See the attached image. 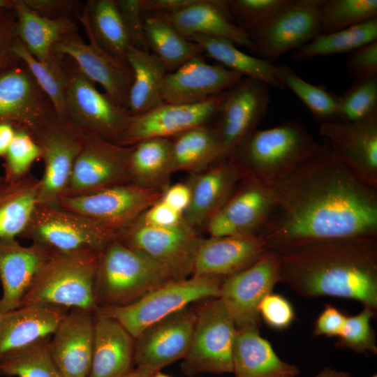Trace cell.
<instances>
[{"instance_id": "obj_1", "label": "cell", "mask_w": 377, "mask_h": 377, "mask_svg": "<svg viewBox=\"0 0 377 377\" xmlns=\"http://www.w3.org/2000/svg\"><path fill=\"white\" fill-rule=\"evenodd\" d=\"M272 188L276 206L260 235L269 249L311 241L377 238V188L358 178L325 139Z\"/></svg>"}, {"instance_id": "obj_2", "label": "cell", "mask_w": 377, "mask_h": 377, "mask_svg": "<svg viewBox=\"0 0 377 377\" xmlns=\"http://www.w3.org/2000/svg\"><path fill=\"white\" fill-rule=\"evenodd\" d=\"M276 251L279 282L300 296L350 299L376 311L377 238L306 242Z\"/></svg>"}, {"instance_id": "obj_3", "label": "cell", "mask_w": 377, "mask_h": 377, "mask_svg": "<svg viewBox=\"0 0 377 377\" xmlns=\"http://www.w3.org/2000/svg\"><path fill=\"white\" fill-rule=\"evenodd\" d=\"M302 123L289 120L267 129H256L235 149L230 158L243 177L272 188L319 147Z\"/></svg>"}, {"instance_id": "obj_4", "label": "cell", "mask_w": 377, "mask_h": 377, "mask_svg": "<svg viewBox=\"0 0 377 377\" xmlns=\"http://www.w3.org/2000/svg\"><path fill=\"white\" fill-rule=\"evenodd\" d=\"M98 253L51 251L20 306L77 308L96 312L94 281Z\"/></svg>"}, {"instance_id": "obj_5", "label": "cell", "mask_w": 377, "mask_h": 377, "mask_svg": "<svg viewBox=\"0 0 377 377\" xmlns=\"http://www.w3.org/2000/svg\"><path fill=\"white\" fill-rule=\"evenodd\" d=\"M170 280L147 256L116 238L98 253L94 281L97 306L129 304Z\"/></svg>"}, {"instance_id": "obj_6", "label": "cell", "mask_w": 377, "mask_h": 377, "mask_svg": "<svg viewBox=\"0 0 377 377\" xmlns=\"http://www.w3.org/2000/svg\"><path fill=\"white\" fill-rule=\"evenodd\" d=\"M224 279L191 276L170 280L133 303L121 306H98L96 313L114 319L135 339L149 325L195 302L219 297Z\"/></svg>"}, {"instance_id": "obj_7", "label": "cell", "mask_w": 377, "mask_h": 377, "mask_svg": "<svg viewBox=\"0 0 377 377\" xmlns=\"http://www.w3.org/2000/svg\"><path fill=\"white\" fill-rule=\"evenodd\" d=\"M117 239L144 254L172 280H179L193 275L202 237L184 220L162 227L148 224L140 216L117 233Z\"/></svg>"}, {"instance_id": "obj_8", "label": "cell", "mask_w": 377, "mask_h": 377, "mask_svg": "<svg viewBox=\"0 0 377 377\" xmlns=\"http://www.w3.org/2000/svg\"><path fill=\"white\" fill-rule=\"evenodd\" d=\"M117 237V232L82 214L37 204L20 238L51 251L99 253Z\"/></svg>"}, {"instance_id": "obj_9", "label": "cell", "mask_w": 377, "mask_h": 377, "mask_svg": "<svg viewBox=\"0 0 377 377\" xmlns=\"http://www.w3.org/2000/svg\"><path fill=\"white\" fill-rule=\"evenodd\" d=\"M61 58L67 74L64 117L84 134L118 145L133 115L101 93L71 59Z\"/></svg>"}, {"instance_id": "obj_10", "label": "cell", "mask_w": 377, "mask_h": 377, "mask_svg": "<svg viewBox=\"0 0 377 377\" xmlns=\"http://www.w3.org/2000/svg\"><path fill=\"white\" fill-rule=\"evenodd\" d=\"M205 301L195 310L194 327L182 371L188 376L232 373L235 322L219 297Z\"/></svg>"}, {"instance_id": "obj_11", "label": "cell", "mask_w": 377, "mask_h": 377, "mask_svg": "<svg viewBox=\"0 0 377 377\" xmlns=\"http://www.w3.org/2000/svg\"><path fill=\"white\" fill-rule=\"evenodd\" d=\"M27 130L39 147L44 162L37 204L61 207L60 198L82 149L84 134L57 112Z\"/></svg>"}, {"instance_id": "obj_12", "label": "cell", "mask_w": 377, "mask_h": 377, "mask_svg": "<svg viewBox=\"0 0 377 377\" xmlns=\"http://www.w3.org/2000/svg\"><path fill=\"white\" fill-rule=\"evenodd\" d=\"M131 146H121L84 134L82 149L62 195L80 196L130 183L128 163Z\"/></svg>"}, {"instance_id": "obj_13", "label": "cell", "mask_w": 377, "mask_h": 377, "mask_svg": "<svg viewBox=\"0 0 377 377\" xmlns=\"http://www.w3.org/2000/svg\"><path fill=\"white\" fill-rule=\"evenodd\" d=\"M163 195L159 191L131 183L80 196L60 198L59 205L118 233L129 226Z\"/></svg>"}, {"instance_id": "obj_14", "label": "cell", "mask_w": 377, "mask_h": 377, "mask_svg": "<svg viewBox=\"0 0 377 377\" xmlns=\"http://www.w3.org/2000/svg\"><path fill=\"white\" fill-rule=\"evenodd\" d=\"M324 0H292L260 29L249 35L251 51L271 62L298 50L320 34L319 13Z\"/></svg>"}, {"instance_id": "obj_15", "label": "cell", "mask_w": 377, "mask_h": 377, "mask_svg": "<svg viewBox=\"0 0 377 377\" xmlns=\"http://www.w3.org/2000/svg\"><path fill=\"white\" fill-rule=\"evenodd\" d=\"M87 35L88 43L77 32L62 37L53 46L52 53L71 59L84 76L103 87L105 94L114 104L128 110L133 70L127 62L106 52L90 34Z\"/></svg>"}, {"instance_id": "obj_16", "label": "cell", "mask_w": 377, "mask_h": 377, "mask_svg": "<svg viewBox=\"0 0 377 377\" xmlns=\"http://www.w3.org/2000/svg\"><path fill=\"white\" fill-rule=\"evenodd\" d=\"M276 202L272 188L243 177L234 192L207 223L209 237L260 236Z\"/></svg>"}, {"instance_id": "obj_17", "label": "cell", "mask_w": 377, "mask_h": 377, "mask_svg": "<svg viewBox=\"0 0 377 377\" xmlns=\"http://www.w3.org/2000/svg\"><path fill=\"white\" fill-rule=\"evenodd\" d=\"M279 267L277 252L268 249L251 265L223 279L219 298L237 328L259 327L258 305L279 282Z\"/></svg>"}, {"instance_id": "obj_18", "label": "cell", "mask_w": 377, "mask_h": 377, "mask_svg": "<svg viewBox=\"0 0 377 377\" xmlns=\"http://www.w3.org/2000/svg\"><path fill=\"white\" fill-rule=\"evenodd\" d=\"M269 87L244 77L226 91L214 125L221 145L220 161L228 158L239 144L258 128L271 102Z\"/></svg>"}, {"instance_id": "obj_19", "label": "cell", "mask_w": 377, "mask_h": 377, "mask_svg": "<svg viewBox=\"0 0 377 377\" xmlns=\"http://www.w3.org/2000/svg\"><path fill=\"white\" fill-rule=\"evenodd\" d=\"M226 91L193 103H163L132 116L118 145L133 146L149 138H172L191 128L210 124L218 116Z\"/></svg>"}, {"instance_id": "obj_20", "label": "cell", "mask_w": 377, "mask_h": 377, "mask_svg": "<svg viewBox=\"0 0 377 377\" xmlns=\"http://www.w3.org/2000/svg\"><path fill=\"white\" fill-rule=\"evenodd\" d=\"M195 311L186 307L145 329L135 338L134 364L159 371L186 355L191 340Z\"/></svg>"}, {"instance_id": "obj_21", "label": "cell", "mask_w": 377, "mask_h": 377, "mask_svg": "<svg viewBox=\"0 0 377 377\" xmlns=\"http://www.w3.org/2000/svg\"><path fill=\"white\" fill-rule=\"evenodd\" d=\"M319 133L358 178L377 188V114L354 122L320 124Z\"/></svg>"}, {"instance_id": "obj_22", "label": "cell", "mask_w": 377, "mask_h": 377, "mask_svg": "<svg viewBox=\"0 0 377 377\" xmlns=\"http://www.w3.org/2000/svg\"><path fill=\"white\" fill-rule=\"evenodd\" d=\"M244 77L219 64L207 63L201 55L194 57L163 80V103H193L225 92Z\"/></svg>"}, {"instance_id": "obj_23", "label": "cell", "mask_w": 377, "mask_h": 377, "mask_svg": "<svg viewBox=\"0 0 377 377\" xmlns=\"http://www.w3.org/2000/svg\"><path fill=\"white\" fill-rule=\"evenodd\" d=\"M94 313L71 309L50 338V353L63 377H88L94 341Z\"/></svg>"}, {"instance_id": "obj_24", "label": "cell", "mask_w": 377, "mask_h": 377, "mask_svg": "<svg viewBox=\"0 0 377 377\" xmlns=\"http://www.w3.org/2000/svg\"><path fill=\"white\" fill-rule=\"evenodd\" d=\"M54 112L50 100L22 61L0 72V123L29 129Z\"/></svg>"}, {"instance_id": "obj_25", "label": "cell", "mask_w": 377, "mask_h": 377, "mask_svg": "<svg viewBox=\"0 0 377 377\" xmlns=\"http://www.w3.org/2000/svg\"><path fill=\"white\" fill-rule=\"evenodd\" d=\"M242 179L239 168L230 158L219 161L201 172L191 174L186 181L191 189V200L183 213L185 222L196 230L205 229Z\"/></svg>"}, {"instance_id": "obj_26", "label": "cell", "mask_w": 377, "mask_h": 377, "mask_svg": "<svg viewBox=\"0 0 377 377\" xmlns=\"http://www.w3.org/2000/svg\"><path fill=\"white\" fill-rule=\"evenodd\" d=\"M50 251L34 243L24 246L16 239L0 241V315L20 307Z\"/></svg>"}, {"instance_id": "obj_27", "label": "cell", "mask_w": 377, "mask_h": 377, "mask_svg": "<svg viewBox=\"0 0 377 377\" xmlns=\"http://www.w3.org/2000/svg\"><path fill=\"white\" fill-rule=\"evenodd\" d=\"M267 249L260 235L202 238L192 276L228 277L251 265Z\"/></svg>"}, {"instance_id": "obj_28", "label": "cell", "mask_w": 377, "mask_h": 377, "mask_svg": "<svg viewBox=\"0 0 377 377\" xmlns=\"http://www.w3.org/2000/svg\"><path fill=\"white\" fill-rule=\"evenodd\" d=\"M66 313V309L63 307L31 305L1 314L0 360L52 336Z\"/></svg>"}, {"instance_id": "obj_29", "label": "cell", "mask_w": 377, "mask_h": 377, "mask_svg": "<svg viewBox=\"0 0 377 377\" xmlns=\"http://www.w3.org/2000/svg\"><path fill=\"white\" fill-rule=\"evenodd\" d=\"M135 339L118 322L95 312L94 341L88 377H124L134 365Z\"/></svg>"}, {"instance_id": "obj_30", "label": "cell", "mask_w": 377, "mask_h": 377, "mask_svg": "<svg viewBox=\"0 0 377 377\" xmlns=\"http://www.w3.org/2000/svg\"><path fill=\"white\" fill-rule=\"evenodd\" d=\"M158 16L186 38L194 34L224 38L238 46L251 49L249 35L229 19L221 0H195L177 12Z\"/></svg>"}, {"instance_id": "obj_31", "label": "cell", "mask_w": 377, "mask_h": 377, "mask_svg": "<svg viewBox=\"0 0 377 377\" xmlns=\"http://www.w3.org/2000/svg\"><path fill=\"white\" fill-rule=\"evenodd\" d=\"M235 377H297L300 371L281 360L258 327L237 328L232 349Z\"/></svg>"}, {"instance_id": "obj_32", "label": "cell", "mask_w": 377, "mask_h": 377, "mask_svg": "<svg viewBox=\"0 0 377 377\" xmlns=\"http://www.w3.org/2000/svg\"><path fill=\"white\" fill-rule=\"evenodd\" d=\"M17 15V34L27 50L38 61L56 66L61 58L52 53L53 46L62 37L77 32L75 21L50 19L35 13L24 0H13Z\"/></svg>"}, {"instance_id": "obj_33", "label": "cell", "mask_w": 377, "mask_h": 377, "mask_svg": "<svg viewBox=\"0 0 377 377\" xmlns=\"http://www.w3.org/2000/svg\"><path fill=\"white\" fill-rule=\"evenodd\" d=\"M128 172L130 183L163 193L174 173L171 138H149L131 146Z\"/></svg>"}, {"instance_id": "obj_34", "label": "cell", "mask_w": 377, "mask_h": 377, "mask_svg": "<svg viewBox=\"0 0 377 377\" xmlns=\"http://www.w3.org/2000/svg\"><path fill=\"white\" fill-rule=\"evenodd\" d=\"M78 20L87 34L112 57L127 62L133 46L116 3V0H89L84 4Z\"/></svg>"}, {"instance_id": "obj_35", "label": "cell", "mask_w": 377, "mask_h": 377, "mask_svg": "<svg viewBox=\"0 0 377 377\" xmlns=\"http://www.w3.org/2000/svg\"><path fill=\"white\" fill-rule=\"evenodd\" d=\"M40 179L31 173L10 181L0 176V241L20 238L37 205Z\"/></svg>"}, {"instance_id": "obj_36", "label": "cell", "mask_w": 377, "mask_h": 377, "mask_svg": "<svg viewBox=\"0 0 377 377\" xmlns=\"http://www.w3.org/2000/svg\"><path fill=\"white\" fill-rule=\"evenodd\" d=\"M126 61L133 73L128 110L133 116L148 112L163 103L162 84L168 73L163 64L149 52L131 46Z\"/></svg>"}, {"instance_id": "obj_37", "label": "cell", "mask_w": 377, "mask_h": 377, "mask_svg": "<svg viewBox=\"0 0 377 377\" xmlns=\"http://www.w3.org/2000/svg\"><path fill=\"white\" fill-rule=\"evenodd\" d=\"M173 172H201L220 161L221 145L214 125L206 124L171 138Z\"/></svg>"}, {"instance_id": "obj_38", "label": "cell", "mask_w": 377, "mask_h": 377, "mask_svg": "<svg viewBox=\"0 0 377 377\" xmlns=\"http://www.w3.org/2000/svg\"><path fill=\"white\" fill-rule=\"evenodd\" d=\"M186 38L198 43L204 53L218 64L243 77L260 81L279 90L285 89L272 72V62L242 52L232 41L201 34H194Z\"/></svg>"}, {"instance_id": "obj_39", "label": "cell", "mask_w": 377, "mask_h": 377, "mask_svg": "<svg viewBox=\"0 0 377 377\" xmlns=\"http://www.w3.org/2000/svg\"><path fill=\"white\" fill-rule=\"evenodd\" d=\"M143 22L148 48L168 73L204 53L198 43L184 37L160 16L145 15Z\"/></svg>"}, {"instance_id": "obj_40", "label": "cell", "mask_w": 377, "mask_h": 377, "mask_svg": "<svg viewBox=\"0 0 377 377\" xmlns=\"http://www.w3.org/2000/svg\"><path fill=\"white\" fill-rule=\"evenodd\" d=\"M374 40H377V17L337 31L319 34L295 50L292 59L302 61L316 57L349 53Z\"/></svg>"}, {"instance_id": "obj_41", "label": "cell", "mask_w": 377, "mask_h": 377, "mask_svg": "<svg viewBox=\"0 0 377 377\" xmlns=\"http://www.w3.org/2000/svg\"><path fill=\"white\" fill-rule=\"evenodd\" d=\"M272 69L278 81L297 95L320 124L335 120L338 103L337 95L330 91L324 86L307 82L286 64L273 63Z\"/></svg>"}, {"instance_id": "obj_42", "label": "cell", "mask_w": 377, "mask_h": 377, "mask_svg": "<svg viewBox=\"0 0 377 377\" xmlns=\"http://www.w3.org/2000/svg\"><path fill=\"white\" fill-rule=\"evenodd\" d=\"M51 337L4 357L0 360V374L17 377H63L50 353Z\"/></svg>"}, {"instance_id": "obj_43", "label": "cell", "mask_w": 377, "mask_h": 377, "mask_svg": "<svg viewBox=\"0 0 377 377\" xmlns=\"http://www.w3.org/2000/svg\"><path fill=\"white\" fill-rule=\"evenodd\" d=\"M14 52L28 68L39 87L50 100L57 113L65 118L67 74L62 58L56 66L44 64L27 50L19 38L14 46Z\"/></svg>"}, {"instance_id": "obj_44", "label": "cell", "mask_w": 377, "mask_h": 377, "mask_svg": "<svg viewBox=\"0 0 377 377\" xmlns=\"http://www.w3.org/2000/svg\"><path fill=\"white\" fill-rule=\"evenodd\" d=\"M375 17L376 0H324L319 13L320 34L344 29Z\"/></svg>"}, {"instance_id": "obj_45", "label": "cell", "mask_w": 377, "mask_h": 377, "mask_svg": "<svg viewBox=\"0 0 377 377\" xmlns=\"http://www.w3.org/2000/svg\"><path fill=\"white\" fill-rule=\"evenodd\" d=\"M377 114V76L355 80L338 96L334 121L354 122Z\"/></svg>"}, {"instance_id": "obj_46", "label": "cell", "mask_w": 377, "mask_h": 377, "mask_svg": "<svg viewBox=\"0 0 377 377\" xmlns=\"http://www.w3.org/2000/svg\"><path fill=\"white\" fill-rule=\"evenodd\" d=\"M292 0H221L229 19L249 35L267 24Z\"/></svg>"}, {"instance_id": "obj_47", "label": "cell", "mask_w": 377, "mask_h": 377, "mask_svg": "<svg viewBox=\"0 0 377 377\" xmlns=\"http://www.w3.org/2000/svg\"><path fill=\"white\" fill-rule=\"evenodd\" d=\"M13 139L4 156V177L17 181L31 174L33 163L40 158V150L29 131L15 125Z\"/></svg>"}, {"instance_id": "obj_48", "label": "cell", "mask_w": 377, "mask_h": 377, "mask_svg": "<svg viewBox=\"0 0 377 377\" xmlns=\"http://www.w3.org/2000/svg\"><path fill=\"white\" fill-rule=\"evenodd\" d=\"M375 310L368 306L357 315L346 316L344 325L338 336L337 347L348 348L357 353H377L376 334L371 325Z\"/></svg>"}, {"instance_id": "obj_49", "label": "cell", "mask_w": 377, "mask_h": 377, "mask_svg": "<svg viewBox=\"0 0 377 377\" xmlns=\"http://www.w3.org/2000/svg\"><path fill=\"white\" fill-rule=\"evenodd\" d=\"M258 313L267 325L277 330L288 328L295 317L291 303L281 295L272 293L260 302Z\"/></svg>"}, {"instance_id": "obj_50", "label": "cell", "mask_w": 377, "mask_h": 377, "mask_svg": "<svg viewBox=\"0 0 377 377\" xmlns=\"http://www.w3.org/2000/svg\"><path fill=\"white\" fill-rule=\"evenodd\" d=\"M17 24L13 8H0V72L22 62L14 52Z\"/></svg>"}, {"instance_id": "obj_51", "label": "cell", "mask_w": 377, "mask_h": 377, "mask_svg": "<svg viewBox=\"0 0 377 377\" xmlns=\"http://www.w3.org/2000/svg\"><path fill=\"white\" fill-rule=\"evenodd\" d=\"M133 47L149 52L145 31L141 0H116Z\"/></svg>"}, {"instance_id": "obj_52", "label": "cell", "mask_w": 377, "mask_h": 377, "mask_svg": "<svg viewBox=\"0 0 377 377\" xmlns=\"http://www.w3.org/2000/svg\"><path fill=\"white\" fill-rule=\"evenodd\" d=\"M346 70L355 80L377 76V40L349 52Z\"/></svg>"}, {"instance_id": "obj_53", "label": "cell", "mask_w": 377, "mask_h": 377, "mask_svg": "<svg viewBox=\"0 0 377 377\" xmlns=\"http://www.w3.org/2000/svg\"><path fill=\"white\" fill-rule=\"evenodd\" d=\"M24 3L40 16L55 20L67 18L75 21L82 14L84 5L77 0H24Z\"/></svg>"}, {"instance_id": "obj_54", "label": "cell", "mask_w": 377, "mask_h": 377, "mask_svg": "<svg viewBox=\"0 0 377 377\" xmlns=\"http://www.w3.org/2000/svg\"><path fill=\"white\" fill-rule=\"evenodd\" d=\"M346 318V316L337 308L331 304H326L315 322L313 336L338 337Z\"/></svg>"}, {"instance_id": "obj_55", "label": "cell", "mask_w": 377, "mask_h": 377, "mask_svg": "<svg viewBox=\"0 0 377 377\" xmlns=\"http://www.w3.org/2000/svg\"><path fill=\"white\" fill-rule=\"evenodd\" d=\"M147 223L156 226H172L182 222V214L166 205L161 198L153 204L141 216Z\"/></svg>"}, {"instance_id": "obj_56", "label": "cell", "mask_w": 377, "mask_h": 377, "mask_svg": "<svg viewBox=\"0 0 377 377\" xmlns=\"http://www.w3.org/2000/svg\"><path fill=\"white\" fill-rule=\"evenodd\" d=\"M161 200L183 215L191 200L189 185L186 182L170 184L163 193Z\"/></svg>"}, {"instance_id": "obj_57", "label": "cell", "mask_w": 377, "mask_h": 377, "mask_svg": "<svg viewBox=\"0 0 377 377\" xmlns=\"http://www.w3.org/2000/svg\"><path fill=\"white\" fill-rule=\"evenodd\" d=\"M195 0H141L143 16L167 15L192 4Z\"/></svg>"}, {"instance_id": "obj_58", "label": "cell", "mask_w": 377, "mask_h": 377, "mask_svg": "<svg viewBox=\"0 0 377 377\" xmlns=\"http://www.w3.org/2000/svg\"><path fill=\"white\" fill-rule=\"evenodd\" d=\"M15 124L0 123V157H3L7 151L15 135Z\"/></svg>"}, {"instance_id": "obj_59", "label": "cell", "mask_w": 377, "mask_h": 377, "mask_svg": "<svg viewBox=\"0 0 377 377\" xmlns=\"http://www.w3.org/2000/svg\"><path fill=\"white\" fill-rule=\"evenodd\" d=\"M313 377H352L350 374L326 367Z\"/></svg>"}, {"instance_id": "obj_60", "label": "cell", "mask_w": 377, "mask_h": 377, "mask_svg": "<svg viewBox=\"0 0 377 377\" xmlns=\"http://www.w3.org/2000/svg\"><path fill=\"white\" fill-rule=\"evenodd\" d=\"M155 372L156 371H153L143 367H136L124 377H151Z\"/></svg>"}, {"instance_id": "obj_61", "label": "cell", "mask_w": 377, "mask_h": 377, "mask_svg": "<svg viewBox=\"0 0 377 377\" xmlns=\"http://www.w3.org/2000/svg\"><path fill=\"white\" fill-rule=\"evenodd\" d=\"M0 8H13V0H0Z\"/></svg>"}, {"instance_id": "obj_62", "label": "cell", "mask_w": 377, "mask_h": 377, "mask_svg": "<svg viewBox=\"0 0 377 377\" xmlns=\"http://www.w3.org/2000/svg\"><path fill=\"white\" fill-rule=\"evenodd\" d=\"M151 377H172V376L163 374L161 372V371H159L155 372Z\"/></svg>"}]
</instances>
